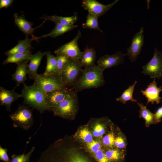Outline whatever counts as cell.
<instances>
[{"label":"cell","mask_w":162,"mask_h":162,"mask_svg":"<svg viewBox=\"0 0 162 162\" xmlns=\"http://www.w3.org/2000/svg\"><path fill=\"white\" fill-rule=\"evenodd\" d=\"M15 87L12 90H7L2 87H0V103L1 105L4 106L7 110L10 111V106L12 104L20 98L21 94L15 92Z\"/></svg>","instance_id":"14"},{"label":"cell","mask_w":162,"mask_h":162,"mask_svg":"<svg viewBox=\"0 0 162 162\" xmlns=\"http://www.w3.org/2000/svg\"><path fill=\"white\" fill-rule=\"evenodd\" d=\"M142 73L152 79L162 77V52L155 48L151 60L142 67Z\"/></svg>","instance_id":"7"},{"label":"cell","mask_w":162,"mask_h":162,"mask_svg":"<svg viewBox=\"0 0 162 162\" xmlns=\"http://www.w3.org/2000/svg\"><path fill=\"white\" fill-rule=\"evenodd\" d=\"M115 140L113 134L110 133L106 135L103 138L102 142L105 146L111 147L114 144Z\"/></svg>","instance_id":"32"},{"label":"cell","mask_w":162,"mask_h":162,"mask_svg":"<svg viewBox=\"0 0 162 162\" xmlns=\"http://www.w3.org/2000/svg\"><path fill=\"white\" fill-rule=\"evenodd\" d=\"M81 36V33L79 30L75 37L71 41L62 45L54 51L56 55H64L74 60H79L81 52L78 46V41Z\"/></svg>","instance_id":"8"},{"label":"cell","mask_w":162,"mask_h":162,"mask_svg":"<svg viewBox=\"0 0 162 162\" xmlns=\"http://www.w3.org/2000/svg\"><path fill=\"white\" fill-rule=\"evenodd\" d=\"M46 55V52H41L38 51L34 54H32L29 59L28 66V75L30 80H34L38 74V68L43 56Z\"/></svg>","instance_id":"15"},{"label":"cell","mask_w":162,"mask_h":162,"mask_svg":"<svg viewBox=\"0 0 162 162\" xmlns=\"http://www.w3.org/2000/svg\"><path fill=\"white\" fill-rule=\"evenodd\" d=\"M71 91L67 88L46 93V110L52 111L70 94Z\"/></svg>","instance_id":"10"},{"label":"cell","mask_w":162,"mask_h":162,"mask_svg":"<svg viewBox=\"0 0 162 162\" xmlns=\"http://www.w3.org/2000/svg\"><path fill=\"white\" fill-rule=\"evenodd\" d=\"M82 70L79 60L70 59L60 75L66 87L73 86Z\"/></svg>","instance_id":"6"},{"label":"cell","mask_w":162,"mask_h":162,"mask_svg":"<svg viewBox=\"0 0 162 162\" xmlns=\"http://www.w3.org/2000/svg\"><path fill=\"white\" fill-rule=\"evenodd\" d=\"M77 92L72 90L70 94L55 106L52 111L54 114L63 118H68L74 115L78 102Z\"/></svg>","instance_id":"5"},{"label":"cell","mask_w":162,"mask_h":162,"mask_svg":"<svg viewBox=\"0 0 162 162\" xmlns=\"http://www.w3.org/2000/svg\"><path fill=\"white\" fill-rule=\"evenodd\" d=\"M114 144L116 147L119 148H123L125 146L124 140L120 136L118 137L115 139Z\"/></svg>","instance_id":"37"},{"label":"cell","mask_w":162,"mask_h":162,"mask_svg":"<svg viewBox=\"0 0 162 162\" xmlns=\"http://www.w3.org/2000/svg\"><path fill=\"white\" fill-rule=\"evenodd\" d=\"M137 103L140 108L139 112L140 117L144 119L146 126L148 127L150 124H153L154 114L148 109L143 104L138 102Z\"/></svg>","instance_id":"26"},{"label":"cell","mask_w":162,"mask_h":162,"mask_svg":"<svg viewBox=\"0 0 162 162\" xmlns=\"http://www.w3.org/2000/svg\"><path fill=\"white\" fill-rule=\"evenodd\" d=\"M95 156L98 162H108L109 160L102 150L100 149L96 153Z\"/></svg>","instance_id":"35"},{"label":"cell","mask_w":162,"mask_h":162,"mask_svg":"<svg viewBox=\"0 0 162 162\" xmlns=\"http://www.w3.org/2000/svg\"><path fill=\"white\" fill-rule=\"evenodd\" d=\"M118 1L116 0L111 3L105 5L96 0H83L82 1V6L84 9L98 18L105 14Z\"/></svg>","instance_id":"9"},{"label":"cell","mask_w":162,"mask_h":162,"mask_svg":"<svg viewBox=\"0 0 162 162\" xmlns=\"http://www.w3.org/2000/svg\"><path fill=\"white\" fill-rule=\"evenodd\" d=\"M137 82V81H136L132 85L129 86L127 89L124 90L120 97L116 98V100L122 102L124 104L129 100L137 103V100L134 99L133 97V94Z\"/></svg>","instance_id":"24"},{"label":"cell","mask_w":162,"mask_h":162,"mask_svg":"<svg viewBox=\"0 0 162 162\" xmlns=\"http://www.w3.org/2000/svg\"><path fill=\"white\" fill-rule=\"evenodd\" d=\"M27 60L17 64L15 72L12 75V80L16 82V86H18L24 83L26 80V75L28 74V62Z\"/></svg>","instance_id":"18"},{"label":"cell","mask_w":162,"mask_h":162,"mask_svg":"<svg viewBox=\"0 0 162 162\" xmlns=\"http://www.w3.org/2000/svg\"><path fill=\"white\" fill-rule=\"evenodd\" d=\"M46 65L45 71L43 74L45 76L55 74L57 66V56L51 54L50 51H46Z\"/></svg>","instance_id":"23"},{"label":"cell","mask_w":162,"mask_h":162,"mask_svg":"<svg viewBox=\"0 0 162 162\" xmlns=\"http://www.w3.org/2000/svg\"><path fill=\"white\" fill-rule=\"evenodd\" d=\"M15 25L19 30L24 33L26 36H34L33 33L35 30L37 28H33L32 27L33 23L27 20L23 14L19 15L17 13L14 14Z\"/></svg>","instance_id":"16"},{"label":"cell","mask_w":162,"mask_h":162,"mask_svg":"<svg viewBox=\"0 0 162 162\" xmlns=\"http://www.w3.org/2000/svg\"><path fill=\"white\" fill-rule=\"evenodd\" d=\"M126 55L118 51L111 55L106 54L99 58L97 65L104 70L116 66L122 63Z\"/></svg>","instance_id":"12"},{"label":"cell","mask_w":162,"mask_h":162,"mask_svg":"<svg viewBox=\"0 0 162 162\" xmlns=\"http://www.w3.org/2000/svg\"><path fill=\"white\" fill-rule=\"evenodd\" d=\"M32 55L30 51L23 53L14 54L8 56L3 62V64L4 65L9 63H14L17 64L29 60Z\"/></svg>","instance_id":"22"},{"label":"cell","mask_w":162,"mask_h":162,"mask_svg":"<svg viewBox=\"0 0 162 162\" xmlns=\"http://www.w3.org/2000/svg\"><path fill=\"white\" fill-rule=\"evenodd\" d=\"M79 136L87 143H90L93 141L92 135L86 128H84L80 130Z\"/></svg>","instance_id":"29"},{"label":"cell","mask_w":162,"mask_h":162,"mask_svg":"<svg viewBox=\"0 0 162 162\" xmlns=\"http://www.w3.org/2000/svg\"><path fill=\"white\" fill-rule=\"evenodd\" d=\"M34 149L35 147L33 146L26 154L23 153L18 155L15 154L12 155L10 162H29L30 161V158Z\"/></svg>","instance_id":"28"},{"label":"cell","mask_w":162,"mask_h":162,"mask_svg":"<svg viewBox=\"0 0 162 162\" xmlns=\"http://www.w3.org/2000/svg\"><path fill=\"white\" fill-rule=\"evenodd\" d=\"M21 95L23 98V104L35 109L40 113L46 110V94L33 85L27 86L25 83Z\"/></svg>","instance_id":"2"},{"label":"cell","mask_w":162,"mask_h":162,"mask_svg":"<svg viewBox=\"0 0 162 162\" xmlns=\"http://www.w3.org/2000/svg\"><path fill=\"white\" fill-rule=\"evenodd\" d=\"M78 27L77 25L70 26L63 25L60 24L56 23L55 27L49 33L40 37H36V41H38L41 38H46L49 36L53 38L61 35L65 33L70 31Z\"/></svg>","instance_id":"21"},{"label":"cell","mask_w":162,"mask_h":162,"mask_svg":"<svg viewBox=\"0 0 162 162\" xmlns=\"http://www.w3.org/2000/svg\"><path fill=\"white\" fill-rule=\"evenodd\" d=\"M144 41V28L142 27L133 37L130 46L127 49V52L126 54L131 62L136 60L140 54Z\"/></svg>","instance_id":"11"},{"label":"cell","mask_w":162,"mask_h":162,"mask_svg":"<svg viewBox=\"0 0 162 162\" xmlns=\"http://www.w3.org/2000/svg\"><path fill=\"white\" fill-rule=\"evenodd\" d=\"M106 157L109 160H117L122 157V154L116 149H109L105 153Z\"/></svg>","instance_id":"30"},{"label":"cell","mask_w":162,"mask_h":162,"mask_svg":"<svg viewBox=\"0 0 162 162\" xmlns=\"http://www.w3.org/2000/svg\"><path fill=\"white\" fill-rule=\"evenodd\" d=\"M34 80L33 85L45 93L67 88L60 75L57 74H38Z\"/></svg>","instance_id":"3"},{"label":"cell","mask_w":162,"mask_h":162,"mask_svg":"<svg viewBox=\"0 0 162 162\" xmlns=\"http://www.w3.org/2000/svg\"><path fill=\"white\" fill-rule=\"evenodd\" d=\"M56 56L57 66L55 74L60 75L70 58L64 55H58Z\"/></svg>","instance_id":"27"},{"label":"cell","mask_w":162,"mask_h":162,"mask_svg":"<svg viewBox=\"0 0 162 162\" xmlns=\"http://www.w3.org/2000/svg\"><path fill=\"white\" fill-rule=\"evenodd\" d=\"M161 87V86L159 88L157 86V82L155 79H154L153 82L150 83L145 90H141V92L147 99V104L149 102L152 104L154 102L157 104L160 103L162 97L159 96V94L160 92H162Z\"/></svg>","instance_id":"13"},{"label":"cell","mask_w":162,"mask_h":162,"mask_svg":"<svg viewBox=\"0 0 162 162\" xmlns=\"http://www.w3.org/2000/svg\"><path fill=\"white\" fill-rule=\"evenodd\" d=\"M105 132V129L104 126L99 123H97L95 125L93 130V135L96 137H100L102 136Z\"/></svg>","instance_id":"31"},{"label":"cell","mask_w":162,"mask_h":162,"mask_svg":"<svg viewBox=\"0 0 162 162\" xmlns=\"http://www.w3.org/2000/svg\"><path fill=\"white\" fill-rule=\"evenodd\" d=\"M162 118V106L159 108L154 115L153 124L159 123Z\"/></svg>","instance_id":"36"},{"label":"cell","mask_w":162,"mask_h":162,"mask_svg":"<svg viewBox=\"0 0 162 162\" xmlns=\"http://www.w3.org/2000/svg\"><path fill=\"white\" fill-rule=\"evenodd\" d=\"M44 20L45 21L48 20L52 21L56 23L60 24L62 25L70 26L74 25L78 19L77 15L75 14L72 16L64 17L57 15L47 16L43 15L40 18Z\"/></svg>","instance_id":"20"},{"label":"cell","mask_w":162,"mask_h":162,"mask_svg":"<svg viewBox=\"0 0 162 162\" xmlns=\"http://www.w3.org/2000/svg\"><path fill=\"white\" fill-rule=\"evenodd\" d=\"M8 150L0 146V160L4 162H10V160L7 154Z\"/></svg>","instance_id":"34"},{"label":"cell","mask_w":162,"mask_h":162,"mask_svg":"<svg viewBox=\"0 0 162 162\" xmlns=\"http://www.w3.org/2000/svg\"><path fill=\"white\" fill-rule=\"evenodd\" d=\"M87 147L91 152L95 153L100 149L101 146L98 141L93 140L92 142L87 143Z\"/></svg>","instance_id":"33"},{"label":"cell","mask_w":162,"mask_h":162,"mask_svg":"<svg viewBox=\"0 0 162 162\" xmlns=\"http://www.w3.org/2000/svg\"><path fill=\"white\" fill-rule=\"evenodd\" d=\"M96 59V52L94 48H86L82 52L81 56L79 59L82 67L88 68L95 65Z\"/></svg>","instance_id":"19"},{"label":"cell","mask_w":162,"mask_h":162,"mask_svg":"<svg viewBox=\"0 0 162 162\" xmlns=\"http://www.w3.org/2000/svg\"><path fill=\"white\" fill-rule=\"evenodd\" d=\"M32 112L28 106L19 105L16 110L9 116L13 122V126L19 127L25 130H29L34 122Z\"/></svg>","instance_id":"4"},{"label":"cell","mask_w":162,"mask_h":162,"mask_svg":"<svg viewBox=\"0 0 162 162\" xmlns=\"http://www.w3.org/2000/svg\"><path fill=\"white\" fill-rule=\"evenodd\" d=\"M14 1L13 0H0V9L3 8H7L10 6Z\"/></svg>","instance_id":"38"},{"label":"cell","mask_w":162,"mask_h":162,"mask_svg":"<svg viewBox=\"0 0 162 162\" xmlns=\"http://www.w3.org/2000/svg\"><path fill=\"white\" fill-rule=\"evenodd\" d=\"M35 36H34L29 38L28 36H26V38L23 40H19L17 45L14 47L5 52L8 56L17 53H23L33 48L31 45V42L33 40H35Z\"/></svg>","instance_id":"17"},{"label":"cell","mask_w":162,"mask_h":162,"mask_svg":"<svg viewBox=\"0 0 162 162\" xmlns=\"http://www.w3.org/2000/svg\"><path fill=\"white\" fill-rule=\"evenodd\" d=\"M104 70L95 65L82 69L81 74L71 90L76 92L91 88H96L103 86L105 82L103 76Z\"/></svg>","instance_id":"1"},{"label":"cell","mask_w":162,"mask_h":162,"mask_svg":"<svg viewBox=\"0 0 162 162\" xmlns=\"http://www.w3.org/2000/svg\"><path fill=\"white\" fill-rule=\"evenodd\" d=\"M84 28H89L97 30L103 33V31L100 28L98 22V17L93 14L88 13L86 16V22L82 25Z\"/></svg>","instance_id":"25"}]
</instances>
